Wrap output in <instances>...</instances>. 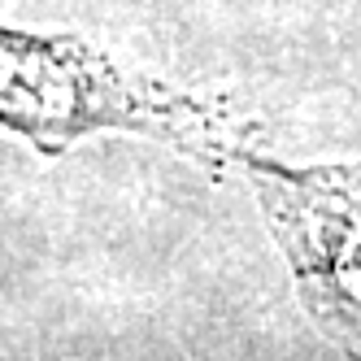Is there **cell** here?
Instances as JSON below:
<instances>
[{"label":"cell","instance_id":"6da1fadb","mask_svg":"<svg viewBox=\"0 0 361 361\" xmlns=\"http://www.w3.org/2000/svg\"><path fill=\"white\" fill-rule=\"evenodd\" d=\"M0 122L53 157L100 126L157 131L161 140H222L218 131L226 126V114L118 70L79 39L0 31Z\"/></svg>","mask_w":361,"mask_h":361},{"label":"cell","instance_id":"7a4b0ae2","mask_svg":"<svg viewBox=\"0 0 361 361\" xmlns=\"http://www.w3.org/2000/svg\"><path fill=\"white\" fill-rule=\"evenodd\" d=\"M244 174L326 340L361 353V161L288 170L244 157Z\"/></svg>","mask_w":361,"mask_h":361}]
</instances>
